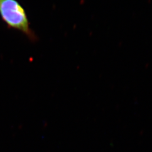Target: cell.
<instances>
[{
	"label": "cell",
	"instance_id": "cell-1",
	"mask_svg": "<svg viewBox=\"0 0 152 152\" xmlns=\"http://www.w3.org/2000/svg\"><path fill=\"white\" fill-rule=\"evenodd\" d=\"M0 16L8 28L22 33L32 42L37 41L26 11L17 0H0Z\"/></svg>",
	"mask_w": 152,
	"mask_h": 152
}]
</instances>
